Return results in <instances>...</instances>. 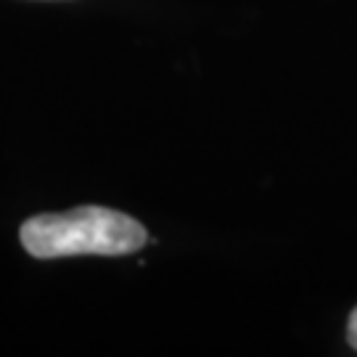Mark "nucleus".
<instances>
[{
	"label": "nucleus",
	"mask_w": 357,
	"mask_h": 357,
	"mask_svg": "<svg viewBox=\"0 0 357 357\" xmlns=\"http://www.w3.org/2000/svg\"><path fill=\"white\" fill-rule=\"evenodd\" d=\"M26 255L59 257H125L146 246L149 233L135 217L109 206H77L69 212L29 217L19 230Z\"/></svg>",
	"instance_id": "nucleus-1"
},
{
	"label": "nucleus",
	"mask_w": 357,
	"mask_h": 357,
	"mask_svg": "<svg viewBox=\"0 0 357 357\" xmlns=\"http://www.w3.org/2000/svg\"><path fill=\"white\" fill-rule=\"evenodd\" d=\"M347 342L357 352V307L349 312V320H347Z\"/></svg>",
	"instance_id": "nucleus-2"
}]
</instances>
